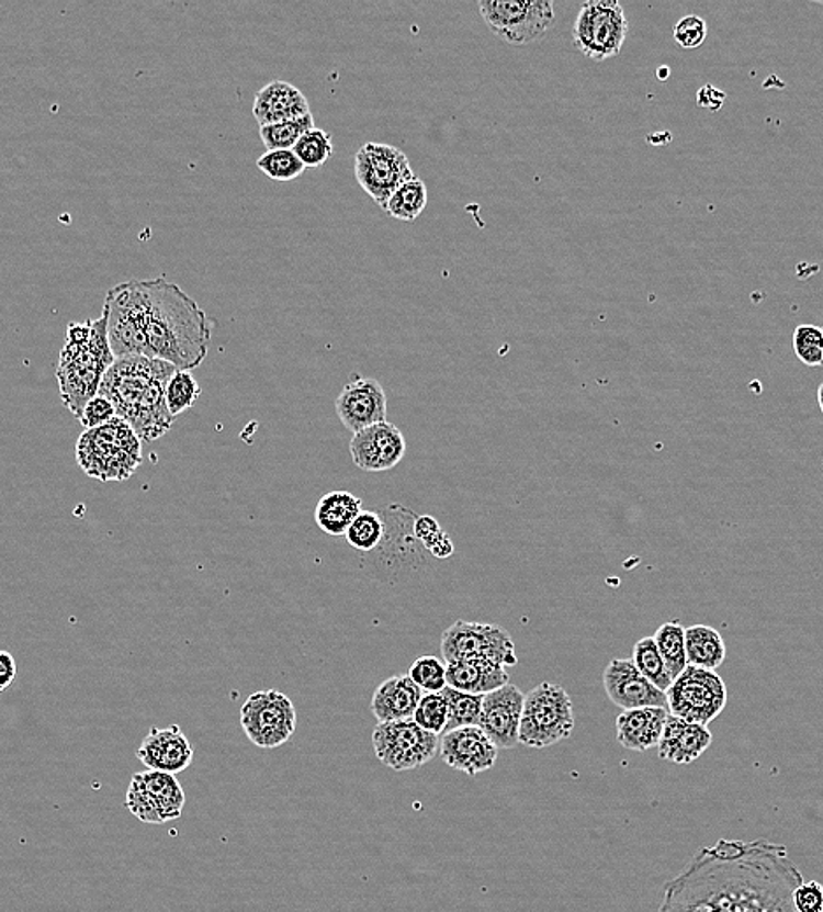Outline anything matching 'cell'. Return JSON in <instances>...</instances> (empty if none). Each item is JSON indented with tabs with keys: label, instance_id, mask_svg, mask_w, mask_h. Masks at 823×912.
<instances>
[{
	"label": "cell",
	"instance_id": "cell-33",
	"mask_svg": "<svg viewBox=\"0 0 823 912\" xmlns=\"http://www.w3.org/2000/svg\"><path fill=\"white\" fill-rule=\"evenodd\" d=\"M313 128H315V119H313V114H307L304 119L260 127V137H262L263 146L268 148V151L294 149L301 137Z\"/></svg>",
	"mask_w": 823,
	"mask_h": 912
},
{
	"label": "cell",
	"instance_id": "cell-21",
	"mask_svg": "<svg viewBox=\"0 0 823 912\" xmlns=\"http://www.w3.org/2000/svg\"><path fill=\"white\" fill-rule=\"evenodd\" d=\"M713 742L708 727L669 714L658 742V756L670 764L687 765L701 758Z\"/></svg>",
	"mask_w": 823,
	"mask_h": 912
},
{
	"label": "cell",
	"instance_id": "cell-23",
	"mask_svg": "<svg viewBox=\"0 0 823 912\" xmlns=\"http://www.w3.org/2000/svg\"><path fill=\"white\" fill-rule=\"evenodd\" d=\"M424 690L409 676H392L377 686L371 711L377 723L413 720Z\"/></svg>",
	"mask_w": 823,
	"mask_h": 912
},
{
	"label": "cell",
	"instance_id": "cell-22",
	"mask_svg": "<svg viewBox=\"0 0 823 912\" xmlns=\"http://www.w3.org/2000/svg\"><path fill=\"white\" fill-rule=\"evenodd\" d=\"M307 114L312 111L306 95L286 81H272L255 97L253 119L260 127L304 119Z\"/></svg>",
	"mask_w": 823,
	"mask_h": 912
},
{
	"label": "cell",
	"instance_id": "cell-36",
	"mask_svg": "<svg viewBox=\"0 0 823 912\" xmlns=\"http://www.w3.org/2000/svg\"><path fill=\"white\" fill-rule=\"evenodd\" d=\"M201 397V386L189 371H176L166 389L167 407L171 415L180 416Z\"/></svg>",
	"mask_w": 823,
	"mask_h": 912
},
{
	"label": "cell",
	"instance_id": "cell-5",
	"mask_svg": "<svg viewBox=\"0 0 823 912\" xmlns=\"http://www.w3.org/2000/svg\"><path fill=\"white\" fill-rule=\"evenodd\" d=\"M81 471L102 483L127 481L143 463V439L125 421L116 418L102 427L83 430L76 444Z\"/></svg>",
	"mask_w": 823,
	"mask_h": 912
},
{
	"label": "cell",
	"instance_id": "cell-16",
	"mask_svg": "<svg viewBox=\"0 0 823 912\" xmlns=\"http://www.w3.org/2000/svg\"><path fill=\"white\" fill-rule=\"evenodd\" d=\"M605 690L609 700L622 709L667 708L666 691L658 690L638 671L632 660L615 658L605 668Z\"/></svg>",
	"mask_w": 823,
	"mask_h": 912
},
{
	"label": "cell",
	"instance_id": "cell-18",
	"mask_svg": "<svg viewBox=\"0 0 823 912\" xmlns=\"http://www.w3.org/2000/svg\"><path fill=\"white\" fill-rule=\"evenodd\" d=\"M523 703L526 695L511 683L485 695L480 729L494 742L497 750H511L520 744Z\"/></svg>",
	"mask_w": 823,
	"mask_h": 912
},
{
	"label": "cell",
	"instance_id": "cell-8",
	"mask_svg": "<svg viewBox=\"0 0 823 912\" xmlns=\"http://www.w3.org/2000/svg\"><path fill=\"white\" fill-rule=\"evenodd\" d=\"M629 34L623 8L617 0H590L579 9L573 26L574 46L583 57L605 61L622 52Z\"/></svg>",
	"mask_w": 823,
	"mask_h": 912
},
{
	"label": "cell",
	"instance_id": "cell-6",
	"mask_svg": "<svg viewBox=\"0 0 823 912\" xmlns=\"http://www.w3.org/2000/svg\"><path fill=\"white\" fill-rule=\"evenodd\" d=\"M573 730V700L564 686L541 683L526 695L520 744L538 750L550 747L570 739Z\"/></svg>",
	"mask_w": 823,
	"mask_h": 912
},
{
	"label": "cell",
	"instance_id": "cell-19",
	"mask_svg": "<svg viewBox=\"0 0 823 912\" xmlns=\"http://www.w3.org/2000/svg\"><path fill=\"white\" fill-rule=\"evenodd\" d=\"M497 751V746L480 727H462L442 735L439 755L444 764L459 773L477 776L494 767Z\"/></svg>",
	"mask_w": 823,
	"mask_h": 912
},
{
	"label": "cell",
	"instance_id": "cell-41",
	"mask_svg": "<svg viewBox=\"0 0 823 912\" xmlns=\"http://www.w3.org/2000/svg\"><path fill=\"white\" fill-rule=\"evenodd\" d=\"M125 806L143 823H151V825H162L164 823L162 812L158 809L157 802L137 776L132 777Z\"/></svg>",
	"mask_w": 823,
	"mask_h": 912
},
{
	"label": "cell",
	"instance_id": "cell-15",
	"mask_svg": "<svg viewBox=\"0 0 823 912\" xmlns=\"http://www.w3.org/2000/svg\"><path fill=\"white\" fill-rule=\"evenodd\" d=\"M336 413L351 434L386 421V393L373 378L353 374L336 398Z\"/></svg>",
	"mask_w": 823,
	"mask_h": 912
},
{
	"label": "cell",
	"instance_id": "cell-7",
	"mask_svg": "<svg viewBox=\"0 0 823 912\" xmlns=\"http://www.w3.org/2000/svg\"><path fill=\"white\" fill-rule=\"evenodd\" d=\"M477 8L488 29L512 46L538 43L555 26L550 0H482Z\"/></svg>",
	"mask_w": 823,
	"mask_h": 912
},
{
	"label": "cell",
	"instance_id": "cell-28",
	"mask_svg": "<svg viewBox=\"0 0 823 912\" xmlns=\"http://www.w3.org/2000/svg\"><path fill=\"white\" fill-rule=\"evenodd\" d=\"M136 776L157 802L158 809L162 812L164 823L178 820L183 814L187 799L174 774L158 773L148 768L146 773H137Z\"/></svg>",
	"mask_w": 823,
	"mask_h": 912
},
{
	"label": "cell",
	"instance_id": "cell-32",
	"mask_svg": "<svg viewBox=\"0 0 823 912\" xmlns=\"http://www.w3.org/2000/svg\"><path fill=\"white\" fill-rule=\"evenodd\" d=\"M441 694L444 695L448 711H450L447 732L462 729V727H480L485 695L465 694V691L455 690L451 686H447Z\"/></svg>",
	"mask_w": 823,
	"mask_h": 912
},
{
	"label": "cell",
	"instance_id": "cell-30",
	"mask_svg": "<svg viewBox=\"0 0 823 912\" xmlns=\"http://www.w3.org/2000/svg\"><path fill=\"white\" fill-rule=\"evenodd\" d=\"M427 202H429L427 187L420 178L415 176L403 187L397 188V192L391 196L385 211L391 214L392 218L412 223L424 213Z\"/></svg>",
	"mask_w": 823,
	"mask_h": 912
},
{
	"label": "cell",
	"instance_id": "cell-48",
	"mask_svg": "<svg viewBox=\"0 0 823 912\" xmlns=\"http://www.w3.org/2000/svg\"><path fill=\"white\" fill-rule=\"evenodd\" d=\"M433 559H450L451 554L455 553V547H453V542L451 539L448 538V533H444L441 539H439L436 544H433L432 550Z\"/></svg>",
	"mask_w": 823,
	"mask_h": 912
},
{
	"label": "cell",
	"instance_id": "cell-42",
	"mask_svg": "<svg viewBox=\"0 0 823 912\" xmlns=\"http://www.w3.org/2000/svg\"><path fill=\"white\" fill-rule=\"evenodd\" d=\"M706 37H708V23L697 14H688L675 25V41L681 48H699L704 43Z\"/></svg>",
	"mask_w": 823,
	"mask_h": 912
},
{
	"label": "cell",
	"instance_id": "cell-39",
	"mask_svg": "<svg viewBox=\"0 0 823 912\" xmlns=\"http://www.w3.org/2000/svg\"><path fill=\"white\" fill-rule=\"evenodd\" d=\"M448 718H450V711H448L444 695L424 694L413 720H415L416 725H420L427 732L438 733L439 735L441 732H447Z\"/></svg>",
	"mask_w": 823,
	"mask_h": 912
},
{
	"label": "cell",
	"instance_id": "cell-46",
	"mask_svg": "<svg viewBox=\"0 0 823 912\" xmlns=\"http://www.w3.org/2000/svg\"><path fill=\"white\" fill-rule=\"evenodd\" d=\"M725 102V93L720 92L713 85H704L697 93V104L704 110L719 111Z\"/></svg>",
	"mask_w": 823,
	"mask_h": 912
},
{
	"label": "cell",
	"instance_id": "cell-49",
	"mask_svg": "<svg viewBox=\"0 0 823 912\" xmlns=\"http://www.w3.org/2000/svg\"><path fill=\"white\" fill-rule=\"evenodd\" d=\"M819 404H820V410H822V415H823V383L820 384V386H819Z\"/></svg>",
	"mask_w": 823,
	"mask_h": 912
},
{
	"label": "cell",
	"instance_id": "cell-11",
	"mask_svg": "<svg viewBox=\"0 0 823 912\" xmlns=\"http://www.w3.org/2000/svg\"><path fill=\"white\" fill-rule=\"evenodd\" d=\"M667 694L670 714L708 727L728 706V686L714 671L688 665Z\"/></svg>",
	"mask_w": 823,
	"mask_h": 912
},
{
	"label": "cell",
	"instance_id": "cell-12",
	"mask_svg": "<svg viewBox=\"0 0 823 912\" xmlns=\"http://www.w3.org/2000/svg\"><path fill=\"white\" fill-rule=\"evenodd\" d=\"M442 660L485 658L504 667L518 664L515 642L508 630L499 624L459 620L442 632Z\"/></svg>",
	"mask_w": 823,
	"mask_h": 912
},
{
	"label": "cell",
	"instance_id": "cell-3",
	"mask_svg": "<svg viewBox=\"0 0 823 912\" xmlns=\"http://www.w3.org/2000/svg\"><path fill=\"white\" fill-rule=\"evenodd\" d=\"M176 371L164 360L122 357L105 374L99 393L113 402L116 416L125 419L143 441H158L174 424L166 389Z\"/></svg>",
	"mask_w": 823,
	"mask_h": 912
},
{
	"label": "cell",
	"instance_id": "cell-10",
	"mask_svg": "<svg viewBox=\"0 0 823 912\" xmlns=\"http://www.w3.org/2000/svg\"><path fill=\"white\" fill-rule=\"evenodd\" d=\"M239 723L251 744L262 750H274L294 735L297 711L289 695L280 690L257 691L243 703Z\"/></svg>",
	"mask_w": 823,
	"mask_h": 912
},
{
	"label": "cell",
	"instance_id": "cell-17",
	"mask_svg": "<svg viewBox=\"0 0 823 912\" xmlns=\"http://www.w3.org/2000/svg\"><path fill=\"white\" fill-rule=\"evenodd\" d=\"M408 450L399 428L391 421L373 425L353 434L350 441L351 460L360 471L385 472L397 468Z\"/></svg>",
	"mask_w": 823,
	"mask_h": 912
},
{
	"label": "cell",
	"instance_id": "cell-29",
	"mask_svg": "<svg viewBox=\"0 0 823 912\" xmlns=\"http://www.w3.org/2000/svg\"><path fill=\"white\" fill-rule=\"evenodd\" d=\"M685 630L687 629H684L678 621H667V623L661 624L655 635H653L673 682L678 679L684 674L685 668L688 667Z\"/></svg>",
	"mask_w": 823,
	"mask_h": 912
},
{
	"label": "cell",
	"instance_id": "cell-35",
	"mask_svg": "<svg viewBox=\"0 0 823 912\" xmlns=\"http://www.w3.org/2000/svg\"><path fill=\"white\" fill-rule=\"evenodd\" d=\"M257 167L271 180L280 183L297 180L298 176L306 171V166L295 155L294 149H278V151H266L257 160Z\"/></svg>",
	"mask_w": 823,
	"mask_h": 912
},
{
	"label": "cell",
	"instance_id": "cell-14",
	"mask_svg": "<svg viewBox=\"0 0 823 912\" xmlns=\"http://www.w3.org/2000/svg\"><path fill=\"white\" fill-rule=\"evenodd\" d=\"M356 178L360 188L386 210L391 196L415 178L403 149L383 143H368L357 151Z\"/></svg>",
	"mask_w": 823,
	"mask_h": 912
},
{
	"label": "cell",
	"instance_id": "cell-44",
	"mask_svg": "<svg viewBox=\"0 0 823 912\" xmlns=\"http://www.w3.org/2000/svg\"><path fill=\"white\" fill-rule=\"evenodd\" d=\"M799 912H823V887L820 882H802L793 893Z\"/></svg>",
	"mask_w": 823,
	"mask_h": 912
},
{
	"label": "cell",
	"instance_id": "cell-13",
	"mask_svg": "<svg viewBox=\"0 0 823 912\" xmlns=\"http://www.w3.org/2000/svg\"><path fill=\"white\" fill-rule=\"evenodd\" d=\"M376 758L397 773L429 764L438 755L441 739L438 733L427 732L415 720L377 723L373 732Z\"/></svg>",
	"mask_w": 823,
	"mask_h": 912
},
{
	"label": "cell",
	"instance_id": "cell-26",
	"mask_svg": "<svg viewBox=\"0 0 823 912\" xmlns=\"http://www.w3.org/2000/svg\"><path fill=\"white\" fill-rule=\"evenodd\" d=\"M362 511V498L350 492H329L316 504L315 521L322 532L339 538L347 536Z\"/></svg>",
	"mask_w": 823,
	"mask_h": 912
},
{
	"label": "cell",
	"instance_id": "cell-1",
	"mask_svg": "<svg viewBox=\"0 0 823 912\" xmlns=\"http://www.w3.org/2000/svg\"><path fill=\"white\" fill-rule=\"evenodd\" d=\"M802 882L785 846L720 841L670 882L661 912H799Z\"/></svg>",
	"mask_w": 823,
	"mask_h": 912
},
{
	"label": "cell",
	"instance_id": "cell-9",
	"mask_svg": "<svg viewBox=\"0 0 823 912\" xmlns=\"http://www.w3.org/2000/svg\"><path fill=\"white\" fill-rule=\"evenodd\" d=\"M104 309L108 311V333L111 350L116 359L122 357H148L145 333L146 292L139 280L116 284L108 292Z\"/></svg>",
	"mask_w": 823,
	"mask_h": 912
},
{
	"label": "cell",
	"instance_id": "cell-27",
	"mask_svg": "<svg viewBox=\"0 0 823 912\" xmlns=\"http://www.w3.org/2000/svg\"><path fill=\"white\" fill-rule=\"evenodd\" d=\"M688 665L717 671L725 662L728 648L719 630L708 624H694L685 630Z\"/></svg>",
	"mask_w": 823,
	"mask_h": 912
},
{
	"label": "cell",
	"instance_id": "cell-2",
	"mask_svg": "<svg viewBox=\"0 0 823 912\" xmlns=\"http://www.w3.org/2000/svg\"><path fill=\"white\" fill-rule=\"evenodd\" d=\"M143 283L148 359L164 360L178 371L198 369L210 350L211 325L206 313L171 281L157 278Z\"/></svg>",
	"mask_w": 823,
	"mask_h": 912
},
{
	"label": "cell",
	"instance_id": "cell-25",
	"mask_svg": "<svg viewBox=\"0 0 823 912\" xmlns=\"http://www.w3.org/2000/svg\"><path fill=\"white\" fill-rule=\"evenodd\" d=\"M508 667L492 660L464 658L447 664L448 686L473 695H488L509 685Z\"/></svg>",
	"mask_w": 823,
	"mask_h": 912
},
{
	"label": "cell",
	"instance_id": "cell-38",
	"mask_svg": "<svg viewBox=\"0 0 823 912\" xmlns=\"http://www.w3.org/2000/svg\"><path fill=\"white\" fill-rule=\"evenodd\" d=\"M408 676L427 694H441L448 686L447 664L438 656H420L413 662Z\"/></svg>",
	"mask_w": 823,
	"mask_h": 912
},
{
	"label": "cell",
	"instance_id": "cell-31",
	"mask_svg": "<svg viewBox=\"0 0 823 912\" xmlns=\"http://www.w3.org/2000/svg\"><path fill=\"white\" fill-rule=\"evenodd\" d=\"M632 662L650 683L657 686L658 690L667 691L673 685V677L667 671L657 642L653 638H643L635 642L632 650Z\"/></svg>",
	"mask_w": 823,
	"mask_h": 912
},
{
	"label": "cell",
	"instance_id": "cell-45",
	"mask_svg": "<svg viewBox=\"0 0 823 912\" xmlns=\"http://www.w3.org/2000/svg\"><path fill=\"white\" fill-rule=\"evenodd\" d=\"M447 532H442L441 525L432 516H418L413 523V536L424 544L425 550H432L433 544Z\"/></svg>",
	"mask_w": 823,
	"mask_h": 912
},
{
	"label": "cell",
	"instance_id": "cell-24",
	"mask_svg": "<svg viewBox=\"0 0 823 912\" xmlns=\"http://www.w3.org/2000/svg\"><path fill=\"white\" fill-rule=\"evenodd\" d=\"M669 714L667 708L623 711L617 718L618 744H622L625 750L640 751V753L658 746Z\"/></svg>",
	"mask_w": 823,
	"mask_h": 912
},
{
	"label": "cell",
	"instance_id": "cell-43",
	"mask_svg": "<svg viewBox=\"0 0 823 912\" xmlns=\"http://www.w3.org/2000/svg\"><path fill=\"white\" fill-rule=\"evenodd\" d=\"M114 418H116V409H114L113 402L99 393L88 402L83 415L79 418V424L83 425L84 430H92V428L110 424Z\"/></svg>",
	"mask_w": 823,
	"mask_h": 912
},
{
	"label": "cell",
	"instance_id": "cell-37",
	"mask_svg": "<svg viewBox=\"0 0 823 912\" xmlns=\"http://www.w3.org/2000/svg\"><path fill=\"white\" fill-rule=\"evenodd\" d=\"M294 151L301 158V162L306 166V169H318L332 157V136L329 132L315 127L301 137Z\"/></svg>",
	"mask_w": 823,
	"mask_h": 912
},
{
	"label": "cell",
	"instance_id": "cell-47",
	"mask_svg": "<svg viewBox=\"0 0 823 912\" xmlns=\"http://www.w3.org/2000/svg\"><path fill=\"white\" fill-rule=\"evenodd\" d=\"M14 679H16V664H14L13 655L8 651H2L0 653V690H8Z\"/></svg>",
	"mask_w": 823,
	"mask_h": 912
},
{
	"label": "cell",
	"instance_id": "cell-4",
	"mask_svg": "<svg viewBox=\"0 0 823 912\" xmlns=\"http://www.w3.org/2000/svg\"><path fill=\"white\" fill-rule=\"evenodd\" d=\"M108 311L87 324L67 325L66 345L57 363V383L67 409L81 418L88 402L99 395L102 381L116 362L108 333Z\"/></svg>",
	"mask_w": 823,
	"mask_h": 912
},
{
	"label": "cell",
	"instance_id": "cell-34",
	"mask_svg": "<svg viewBox=\"0 0 823 912\" xmlns=\"http://www.w3.org/2000/svg\"><path fill=\"white\" fill-rule=\"evenodd\" d=\"M385 536L386 525L383 516L380 513L362 511L348 529L345 538L353 550L369 553L380 548Z\"/></svg>",
	"mask_w": 823,
	"mask_h": 912
},
{
	"label": "cell",
	"instance_id": "cell-40",
	"mask_svg": "<svg viewBox=\"0 0 823 912\" xmlns=\"http://www.w3.org/2000/svg\"><path fill=\"white\" fill-rule=\"evenodd\" d=\"M793 353L808 367H823V328L802 324L793 330Z\"/></svg>",
	"mask_w": 823,
	"mask_h": 912
},
{
	"label": "cell",
	"instance_id": "cell-20",
	"mask_svg": "<svg viewBox=\"0 0 823 912\" xmlns=\"http://www.w3.org/2000/svg\"><path fill=\"white\" fill-rule=\"evenodd\" d=\"M137 758L149 770L180 774L192 765L193 747L183 730L178 725L167 729H151L140 742Z\"/></svg>",
	"mask_w": 823,
	"mask_h": 912
}]
</instances>
